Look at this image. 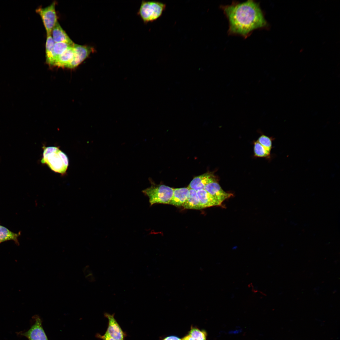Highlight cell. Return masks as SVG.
<instances>
[{"label": "cell", "mask_w": 340, "mask_h": 340, "mask_svg": "<svg viewBox=\"0 0 340 340\" xmlns=\"http://www.w3.org/2000/svg\"><path fill=\"white\" fill-rule=\"evenodd\" d=\"M35 322L27 331L21 332V335L29 340H48L42 325V321L37 315L33 317Z\"/></svg>", "instance_id": "cell-7"}, {"label": "cell", "mask_w": 340, "mask_h": 340, "mask_svg": "<svg viewBox=\"0 0 340 340\" xmlns=\"http://www.w3.org/2000/svg\"><path fill=\"white\" fill-rule=\"evenodd\" d=\"M96 337L102 340H116L110 337L106 332L102 335L98 334L96 335Z\"/></svg>", "instance_id": "cell-22"}, {"label": "cell", "mask_w": 340, "mask_h": 340, "mask_svg": "<svg viewBox=\"0 0 340 340\" xmlns=\"http://www.w3.org/2000/svg\"><path fill=\"white\" fill-rule=\"evenodd\" d=\"M55 5L56 3L54 2L46 7H39L36 10L42 19L47 36L51 35L53 29L58 21L55 11Z\"/></svg>", "instance_id": "cell-5"}, {"label": "cell", "mask_w": 340, "mask_h": 340, "mask_svg": "<svg viewBox=\"0 0 340 340\" xmlns=\"http://www.w3.org/2000/svg\"><path fill=\"white\" fill-rule=\"evenodd\" d=\"M215 180L216 179L212 174L206 173L195 177L188 187L189 189L197 191L204 189L207 184Z\"/></svg>", "instance_id": "cell-10"}, {"label": "cell", "mask_w": 340, "mask_h": 340, "mask_svg": "<svg viewBox=\"0 0 340 340\" xmlns=\"http://www.w3.org/2000/svg\"><path fill=\"white\" fill-rule=\"evenodd\" d=\"M163 340H181L178 337L175 336H170L165 338Z\"/></svg>", "instance_id": "cell-23"}, {"label": "cell", "mask_w": 340, "mask_h": 340, "mask_svg": "<svg viewBox=\"0 0 340 340\" xmlns=\"http://www.w3.org/2000/svg\"><path fill=\"white\" fill-rule=\"evenodd\" d=\"M74 55L73 60L68 68H75L80 65L90 54L95 51L94 48L88 45H82L75 44L73 46Z\"/></svg>", "instance_id": "cell-6"}, {"label": "cell", "mask_w": 340, "mask_h": 340, "mask_svg": "<svg viewBox=\"0 0 340 340\" xmlns=\"http://www.w3.org/2000/svg\"><path fill=\"white\" fill-rule=\"evenodd\" d=\"M257 141L270 153L272 148V143L271 140L269 137L264 135H262Z\"/></svg>", "instance_id": "cell-21"}, {"label": "cell", "mask_w": 340, "mask_h": 340, "mask_svg": "<svg viewBox=\"0 0 340 340\" xmlns=\"http://www.w3.org/2000/svg\"><path fill=\"white\" fill-rule=\"evenodd\" d=\"M41 162L45 164L53 171L63 175L69 166V160L66 154L58 146H43Z\"/></svg>", "instance_id": "cell-2"}, {"label": "cell", "mask_w": 340, "mask_h": 340, "mask_svg": "<svg viewBox=\"0 0 340 340\" xmlns=\"http://www.w3.org/2000/svg\"><path fill=\"white\" fill-rule=\"evenodd\" d=\"M181 340H195L194 338L192 337L191 336L189 335L187 336L184 337Z\"/></svg>", "instance_id": "cell-24"}, {"label": "cell", "mask_w": 340, "mask_h": 340, "mask_svg": "<svg viewBox=\"0 0 340 340\" xmlns=\"http://www.w3.org/2000/svg\"><path fill=\"white\" fill-rule=\"evenodd\" d=\"M166 6L165 3L159 2L143 0L138 14L144 23L152 22L161 16Z\"/></svg>", "instance_id": "cell-3"}, {"label": "cell", "mask_w": 340, "mask_h": 340, "mask_svg": "<svg viewBox=\"0 0 340 340\" xmlns=\"http://www.w3.org/2000/svg\"><path fill=\"white\" fill-rule=\"evenodd\" d=\"M105 316L108 321L106 332L111 337L116 340H124L125 334L114 317V314L104 313Z\"/></svg>", "instance_id": "cell-8"}, {"label": "cell", "mask_w": 340, "mask_h": 340, "mask_svg": "<svg viewBox=\"0 0 340 340\" xmlns=\"http://www.w3.org/2000/svg\"><path fill=\"white\" fill-rule=\"evenodd\" d=\"M182 207L186 209L199 210L203 209L200 204L197 191L189 189L188 196Z\"/></svg>", "instance_id": "cell-15"}, {"label": "cell", "mask_w": 340, "mask_h": 340, "mask_svg": "<svg viewBox=\"0 0 340 340\" xmlns=\"http://www.w3.org/2000/svg\"><path fill=\"white\" fill-rule=\"evenodd\" d=\"M52 34V37L54 42H65L72 46L75 44L62 29L58 21L53 29Z\"/></svg>", "instance_id": "cell-12"}, {"label": "cell", "mask_w": 340, "mask_h": 340, "mask_svg": "<svg viewBox=\"0 0 340 340\" xmlns=\"http://www.w3.org/2000/svg\"><path fill=\"white\" fill-rule=\"evenodd\" d=\"M254 152L255 156L260 157L269 156L270 154L257 141L254 143Z\"/></svg>", "instance_id": "cell-20"}, {"label": "cell", "mask_w": 340, "mask_h": 340, "mask_svg": "<svg viewBox=\"0 0 340 340\" xmlns=\"http://www.w3.org/2000/svg\"><path fill=\"white\" fill-rule=\"evenodd\" d=\"M73 46L68 48L58 57L56 60L54 66L68 68L73 57Z\"/></svg>", "instance_id": "cell-14"}, {"label": "cell", "mask_w": 340, "mask_h": 340, "mask_svg": "<svg viewBox=\"0 0 340 340\" xmlns=\"http://www.w3.org/2000/svg\"><path fill=\"white\" fill-rule=\"evenodd\" d=\"M197 192L203 208L221 205L204 189L198 190Z\"/></svg>", "instance_id": "cell-13"}, {"label": "cell", "mask_w": 340, "mask_h": 340, "mask_svg": "<svg viewBox=\"0 0 340 340\" xmlns=\"http://www.w3.org/2000/svg\"><path fill=\"white\" fill-rule=\"evenodd\" d=\"M174 189L163 184L152 185L142 191L149 199L150 205L155 204H169Z\"/></svg>", "instance_id": "cell-4"}, {"label": "cell", "mask_w": 340, "mask_h": 340, "mask_svg": "<svg viewBox=\"0 0 340 340\" xmlns=\"http://www.w3.org/2000/svg\"><path fill=\"white\" fill-rule=\"evenodd\" d=\"M20 235V232L18 233H14L5 227L0 225V243L12 240L14 241L16 244L19 245L18 238Z\"/></svg>", "instance_id": "cell-17"}, {"label": "cell", "mask_w": 340, "mask_h": 340, "mask_svg": "<svg viewBox=\"0 0 340 340\" xmlns=\"http://www.w3.org/2000/svg\"><path fill=\"white\" fill-rule=\"evenodd\" d=\"M45 45V57L47 63L50 66H53L55 58L54 52V44L51 35L47 36Z\"/></svg>", "instance_id": "cell-16"}, {"label": "cell", "mask_w": 340, "mask_h": 340, "mask_svg": "<svg viewBox=\"0 0 340 340\" xmlns=\"http://www.w3.org/2000/svg\"><path fill=\"white\" fill-rule=\"evenodd\" d=\"M188 187L174 189L172 197L169 204L176 207L182 206L189 195Z\"/></svg>", "instance_id": "cell-11"}, {"label": "cell", "mask_w": 340, "mask_h": 340, "mask_svg": "<svg viewBox=\"0 0 340 340\" xmlns=\"http://www.w3.org/2000/svg\"><path fill=\"white\" fill-rule=\"evenodd\" d=\"M204 189L221 204L232 195V194L224 191L221 188L217 180L207 184Z\"/></svg>", "instance_id": "cell-9"}, {"label": "cell", "mask_w": 340, "mask_h": 340, "mask_svg": "<svg viewBox=\"0 0 340 340\" xmlns=\"http://www.w3.org/2000/svg\"><path fill=\"white\" fill-rule=\"evenodd\" d=\"M73 46L65 42H55L54 46V52L55 58V62L58 57L64 51L69 48Z\"/></svg>", "instance_id": "cell-18"}, {"label": "cell", "mask_w": 340, "mask_h": 340, "mask_svg": "<svg viewBox=\"0 0 340 340\" xmlns=\"http://www.w3.org/2000/svg\"><path fill=\"white\" fill-rule=\"evenodd\" d=\"M189 335L195 340H206V332L196 328H192L189 332Z\"/></svg>", "instance_id": "cell-19"}, {"label": "cell", "mask_w": 340, "mask_h": 340, "mask_svg": "<svg viewBox=\"0 0 340 340\" xmlns=\"http://www.w3.org/2000/svg\"><path fill=\"white\" fill-rule=\"evenodd\" d=\"M222 8L229 22L230 33L247 37L253 31L269 25L259 4L252 0L233 3Z\"/></svg>", "instance_id": "cell-1"}]
</instances>
